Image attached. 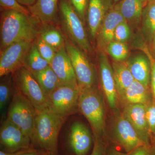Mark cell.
I'll use <instances>...</instances> for the list:
<instances>
[{
  "label": "cell",
  "mask_w": 155,
  "mask_h": 155,
  "mask_svg": "<svg viewBox=\"0 0 155 155\" xmlns=\"http://www.w3.org/2000/svg\"><path fill=\"white\" fill-rule=\"evenodd\" d=\"M39 22L33 16L6 10L1 19V51L14 43L32 42L38 35Z\"/></svg>",
  "instance_id": "cell-1"
},
{
  "label": "cell",
  "mask_w": 155,
  "mask_h": 155,
  "mask_svg": "<svg viewBox=\"0 0 155 155\" xmlns=\"http://www.w3.org/2000/svg\"><path fill=\"white\" fill-rule=\"evenodd\" d=\"M48 108L36 111L31 142L52 155L58 153L59 133L67 119Z\"/></svg>",
  "instance_id": "cell-2"
},
{
  "label": "cell",
  "mask_w": 155,
  "mask_h": 155,
  "mask_svg": "<svg viewBox=\"0 0 155 155\" xmlns=\"http://www.w3.org/2000/svg\"><path fill=\"white\" fill-rule=\"evenodd\" d=\"M78 110L87 119L93 135L104 138L106 115L104 97L96 85L80 89Z\"/></svg>",
  "instance_id": "cell-3"
},
{
  "label": "cell",
  "mask_w": 155,
  "mask_h": 155,
  "mask_svg": "<svg viewBox=\"0 0 155 155\" xmlns=\"http://www.w3.org/2000/svg\"><path fill=\"white\" fill-rule=\"evenodd\" d=\"M15 89L27 99L36 111L48 108V98L32 73L24 66L12 74Z\"/></svg>",
  "instance_id": "cell-4"
},
{
  "label": "cell",
  "mask_w": 155,
  "mask_h": 155,
  "mask_svg": "<svg viewBox=\"0 0 155 155\" xmlns=\"http://www.w3.org/2000/svg\"><path fill=\"white\" fill-rule=\"evenodd\" d=\"M36 116V110L33 105L24 96L14 90L7 118L27 134L31 140Z\"/></svg>",
  "instance_id": "cell-5"
},
{
  "label": "cell",
  "mask_w": 155,
  "mask_h": 155,
  "mask_svg": "<svg viewBox=\"0 0 155 155\" xmlns=\"http://www.w3.org/2000/svg\"><path fill=\"white\" fill-rule=\"evenodd\" d=\"M80 89L78 86L61 84L48 96V108L56 114L68 117L78 110Z\"/></svg>",
  "instance_id": "cell-6"
},
{
  "label": "cell",
  "mask_w": 155,
  "mask_h": 155,
  "mask_svg": "<svg viewBox=\"0 0 155 155\" xmlns=\"http://www.w3.org/2000/svg\"><path fill=\"white\" fill-rule=\"evenodd\" d=\"M65 48L71 60L79 89L96 85L97 75L93 65L79 48L66 41Z\"/></svg>",
  "instance_id": "cell-7"
},
{
  "label": "cell",
  "mask_w": 155,
  "mask_h": 155,
  "mask_svg": "<svg viewBox=\"0 0 155 155\" xmlns=\"http://www.w3.org/2000/svg\"><path fill=\"white\" fill-rule=\"evenodd\" d=\"M60 8L65 29L70 38L87 53L92 51L85 29L80 17L65 0H62Z\"/></svg>",
  "instance_id": "cell-8"
},
{
  "label": "cell",
  "mask_w": 155,
  "mask_h": 155,
  "mask_svg": "<svg viewBox=\"0 0 155 155\" xmlns=\"http://www.w3.org/2000/svg\"><path fill=\"white\" fill-rule=\"evenodd\" d=\"M112 128L114 140L127 153L139 147L147 145L122 112H116Z\"/></svg>",
  "instance_id": "cell-9"
},
{
  "label": "cell",
  "mask_w": 155,
  "mask_h": 155,
  "mask_svg": "<svg viewBox=\"0 0 155 155\" xmlns=\"http://www.w3.org/2000/svg\"><path fill=\"white\" fill-rule=\"evenodd\" d=\"M31 139L9 119L3 121L0 129V144L2 150L9 153L32 148Z\"/></svg>",
  "instance_id": "cell-10"
},
{
  "label": "cell",
  "mask_w": 155,
  "mask_h": 155,
  "mask_svg": "<svg viewBox=\"0 0 155 155\" xmlns=\"http://www.w3.org/2000/svg\"><path fill=\"white\" fill-rule=\"evenodd\" d=\"M32 44L31 42H16L1 51L0 77L13 74L24 66L25 57Z\"/></svg>",
  "instance_id": "cell-11"
},
{
  "label": "cell",
  "mask_w": 155,
  "mask_h": 155,
  "mask_svg": "<svg viewBox=\"0 0 155 155\" xmlns=\"http://www.w3.org/2000/svg\"><path fill=\"white\" fill-rule=\"evenodd\" d=\"M99 61L103 94L111 110L116 111L119 101L112 66L103 52L100 54Z\"/></svg>",
  "instance_id": "cell-12"
},
{
  "label": "cell",
  "mask_w": 155,
  "mask_h": 155,
  "mask_svg": "<svg viewBox=\"0 0 155 155\" xmlns=\"http://www.w3.org/2000/svg\"><path fill=\"white\" fill-rule=\"evenodd\" d=\"M147 105L129 104L123 106L122 115L130 122L147 145H152L146 118Z\"/></svg>",
  "instance_id": "cell-13"
},
{
  "label": "cell",
  "mask_w": 155,
  "mask_h": 155,
  "mask_svg": "<svg viewBox=\"0 0 155 155\" xmlns=\"http://www.w3.org/2000/svg\"><path fill=\"white\" fill-rule=\"evenodd\" d=\"M94 143V138L86 125L74 122L70 127L69 144L75 155H86Z\"/></svg>",
  "instance_id": "cell-14"
},
{
  "label": "cell",
  "mask_w": 155,
  "mask_h": 155,
  "mask_svg": "<svg viewBox=\"0 0 155 155\" xmlns=\"http://www.w3.org/2000/svg\"><path fill=\"white\" fill-rule=\"evenodd\" d=\"M50 66L61 84L78 86L76 75L65 46L57 51Z\"/></svg>",
  "instance_id": "cell-15"
},
{
  "label": "cell",
  "mask_w": 155,
  "mask_h": 155,
  "mask_svg": "<svg viewBox=\"0 0 155 155\" xmlns=\"http://www.w3.org/2000/svg\"><path fill=\"white\" fill-rule=\"evenodd\" d=\"M125 20L115 7L111 8L97 34L98 45L101 49L106 51L109 44L114 40V33L117 25Z\"/></svg>",
  "instance_id": "cell-16"
},
{
  "label": "cell",
  "mask_w": 155,
  "mask_h": 155,
  "mask_svg": "<svg viewBox=\"0 0 155 155\" xmlns=\"http://www.w3.org/2000/svg\"><path fill=\"white\" fill-rule=\"evenodd\" d=\"M119 101L123 106L129 104H149L153 101L150 87L134 80L131 85L119 96Z\"/></svg>",
  "instance_id": "cell-17"
},
{
  "label": "cell",
  "mask_w": 155,
  "mask_h": 155,
  "mask_svg": "<svg viewBox=\"0 0 155 155\" xmlns=\"http://www.w3.org/2000/svg\"><path fill=\"white\" fill-rule=\"evenodd\" d=\"M110 8L107 0H89L87 22L90 33L93 38L97 35L103 21Z\"/></svg>",
  "instance_id": "cell-18"
},
{
  "label": "cell",
  "mask_w": 155,
  "mask_h": 155,
  "mask_svg": "<svg viewBox=\"0 0 155 155\" xmlns=\"http://www.w3.org/2000/svg\"><path fill=\"white\" fill-rule=\"evenodd\" d=\"M58 0H37L30 6L31 13L40 22L47 25L56 21Z\"/></svg>",
  "instance_id": "cell-19"
},
{
  "label": "cell",
  "mask_w": 155,
  "mask_h": 155,
  "mask_svg": "<svg viewBox=\"0 0 155 155\" xmlns=\"http://www.w3.org/2000/svg\"><path fill=\"white\" fill-rule=\"evenodd\" d=\"M127 61L134 80L145 86L150 87V66L147 56L139 54Z\"/></svg>",
  "instance_id": "cell-20"
},
{
  "label": "cell",
  "mask_w": 155,
  "mask_h": 155,
  "mask_svg": "<svg viewBox=\"0 0 155 155\" xmlns=\"http://www.w3.org/2000/svg\"><path fill=\"white\" fill-rule=\"evenodd\" d=\"M147 0H122L114 7L128 23H138Z\"/></svg>",
  "instance_id": "cell-21"
},
{
  "label": "cell",
  "mask_w": 155,
  "mask_h": 155,
  "mask_svg": "<svg viewBox=\"0 0 155 155\" xmlns=\"http://www.w3.org/2000/svg\"><path fill=\"white\" fill-rule=\"evenodd\" d=\"M113 73L118 97L129 87L134 81L127 60L117 62L112 65Z\"/></svg>",
  "instance_id": "cell-22"
},
{
  "label": "cell",
  "mask_w": 155,
  "mask_h": 155,
  "mask_svg": "<svg viewBox=\"0 0 155 155\" xmlns=\"http://www.w3.org/2000/svg\"><path fill=\"white\" fill-rule=\"evenodd\" d=\"M142 31L147 40L152 42L155 34V0H147L141 18Z\"/></svg>",
  "instance_id": "cell-23"
},
{
  "label": "cell",
  "mask_w": 155,
  "mask_h": 155,
  "mask_svg": "<svg viewBox=\"0 0 155 155\" xmlns=\"http://www.w3.org/2000/svg\"><path fill=\"white\" fill-rule=\"evenodd\" d=\"M31 72L48 96L61 84L50 66L41 71Z\"/></svg>",
  "instance_id": "cell-24"
},
{
  "label": "cell",
  "mask_w": 155,
  "mask_h": 155,
  "mask_svg": "<svg viewBox=\"0 0 155 155\" xmlns=\"http://www.w3.org/2000/svg\"><path fill=\"white\" fill-rule=\"evenodd\" d=\"M49 66L47 61L41 55L35 42L32 43L25 57L24 67L30 72H37L41 71Z\"/></svg>",
  "instance_id": "cell-25"
},
{
  "label": "cell",
  "mask_w": 155,
  "mask_h": 155,
  "mask_svg": "<svg viewBox=\"0 0 155 155\" xmlns=\"http://www.w3.org/2000/svg\"><path fill=\"white\" fill-rule=\"evenodd\" d=\"M0 83V112L1 117L5 118L6 108L14 88L12 74L3 76Z\"/></svg>",
  "instance_id": "cell-26"
},
{
  "label": "cell",
  "mask_w": 155,
  "mask_h": 155,
  "mask_svg": "<svg viewBox=\"0 0 155 155\" xmlns=\"http://www.w3.org/2000/svg\"><path fill=\"white\" fill-rule=\"evenodd\" d=\"M38 37L56 51L65 46V41L59 30L47 25L39 31Z\"/></svg>",
  "instance_id": "cell-27"
},
{
  "label": "cell",
  "mask_w": 155,
  "mask_h": 155,
  "mask_svg": "<svg viewBox=\"0 0 155 155\" xmlns=\"http://www.w3.org/2000/svg\"><path fill=\"white\" fill-rule=\"evenodd\" d=\"M106 51L111 58L117 62L126 61L129 53L128 47L125 43L115 41L109 44Z\"/></svg>",
  "instance_id": "cell-28"
},
{
  "label": "cell",
  "mask_w": 155,
  "mask_h": 155,
  "mask_svg": "<svg viewBox=\"0 0 155 155\" xmlns=\"http://www.w3.org/2000/svg\"><path fill=\"white\" fill-rule=\"evenodd\" d=\"M139 49L144 53L148 59L150 66V88L153 96V101L155 102V58L153 56L146 43H143Z\"/></svg>",
  "instance_id": "cell-29"
},
{
  "label": "cell",
  "mask_w": 155,
  "mask_h": 155,
  "mask_svg": "<svg viewBox=\"0 0 155 155\" xmlns=\"http://www.w3.org/2000/svg\"><path fill=\"white\" fill-rule=\"evenodd\" d=\"M35 43L41 55L50 65L57 51L39 37H37Z\"/></svg>",
  "instance_id": "cell-30"
},
{
  "label": "cell",
  "mask_w": 155,
  "mask_h": 155,
  "mask_svg": "<svg viewBox=\"0 0 155 155\" xmlns=\"http://www.w3.org/2000/svg\"><path fill=\"white\" fill-rule=\"evenodd\" d=\"M146 118L152 144L155 143V102L147 105Z\"/></svg>",
  "instance_id": "cell-31"
},
{
  "label": "cell",
  "mask_w": 155,
  "mask_h": 155,
  "mask_svg": "<svg viewBox=\"0 0 155 155\" xmlns=\"http://www.w3.org/2000/svg\"><path fill=\"white\" fill-rule=\"evenodd\" d=\"M130 30L128 22L125 20L119 23L116 27L114 35V40L125 43L130 38Z\"/></svg>",
  "instance_id": "cell-32"
},
{
  "label": "cell",
  "mask_w": 155,
  "mask_h": 155,
  "mask_svg": "<svg viewBox=\"0 0 155 155\" xmlns=\"http://www.w3.org/2000/svg\"><path fill=\"white\" fill-rule=\"evenodd\" d=\"M93 147L90 155H107V145L103 137L93 135Z\"/></svg>",
  "instance_id": "cell-33"
},
{
  "label": "cell",
  "mask_w": 155,
  "mask_h": 155,
  "mask_svg": "<svg viewBox=\"0 0 155 155\" xmlns=\"http://www.w3.org/2000/svg\"><path fill=\"white\" fill-rule=\"evenodd\" d=\"M0 4L6 10L17 11L28 15L30 14V12L21 6L17 0H0Z\"/></svg>",
  "instance_id": "cell-34"
},
{
  "label": "cell",
  "mask_w": 155,
  "mask_h": 155,
  "mask_svg": "<svg viewBox=\"0 0 155 155\" xmlns=\"http://www.w3.org/2000/svg\"><path fill=\"white\" fill-rule=\"evenodd\" d=\"M128 154V155H155V147L153 144L139 147Z\"/></svg>",
  "instance_id": "cell-35"
},
{
  "label": "cell",
  "mask_w": 155,
  "mask_h": 155,
  "mask_svg": "<svg viewBox=\"0 0 155 155\" xmlns=\"http://www.w3.org/2000/svg\"><path fill=\"white\" fill-rule=\"evenodd\" d=\"M75 11L81 18L84 19L87 6V0H70Z\"/></svg>",
  "instance_id": "cell-36"
},
{
  "label": "cell",
  "mask_w": 155,
  "mask_h": 155,
  "mask_svg": "<svg viewBox=\"0 0 155 155\" xmlns=\"http://www.w3.org/2000/svg\"><path fill=\"white\" fill-rule=\"evenodd\" d=\"M47 154L48 153L45 152L41 150H38L34 149L32 148L29 149L22 150L17 155H45Z\"/></svg>",
  "instance_id": "cell-37"
},
{
  "label": "cell",
  "mask_w": 155,
  "mask_h": 155,
  "mask_svg": "<svg viewBox=\"0 0 155 155\" xmlns=\"http://www.w3.org/2000/svg\"><path fill=\"white\" fill-rule=\"evenodd\" d=\"M107 155H128L126 153H123L114 147H111L107 152Z\"/></svg>",
  "instance_id": "cell-38"
},
{
  "label": "cell",
  "mask_w": 155,
  "mask_h": 155,
  "mask_svg": "<svg viewBox=\"0 0 155 155\" xmlns=\"http://www.w3.org/2000/svg\"><path fill=\"white\" fill-rule=\"evenodd\" d=\"M19 4L31 6L36 2L37 0H17Z\"/></svg>",
  "instance_id": "cell-39"
},
{
  "label": "cell",
  "mask_w": 155,
  "mask_h": 155,
  "mask_svg": "<svg viewBox=\"0 0 155 155\" xmlns=\"http://www.w3.org/2000/svg\"><path fill=\"white\" fill-rule=\"evenodd\" d=\"M152 44V47L153 50L154 51L155 53V34L154 35L153 38L152 40V41L151 42Z\"/></svg>",
  "instance_id": "cell-40"
},
{
  "label": "cell",
  "mask_w": 155,
  "mask_h": 155,
  "mask_svg": "<svg viewBox=\"0 0 155 155\" xmlns=\"http://www.w3.org/2000/svg\"><path fill=\"white\" fill-rule=\"evenodd\" d=\"M114 1L115 2L118 3L120 2V1H122V0H114Z\"/></svg>",
  "instance_id": "cell-41"
},
{
  "label": "cell",
  "mask_w": 155,
  "mask_h": 155,
  "mask_svg": "<svg viewBox=\"0 0 155 155\" xmlns=\"http://www.w3.org/2000/svg\"><path fill=\"white\" fill-rule=\"evenodd\" d=\"M45 155H52L48 153V154H47Z\"/></svg>",
  "instance_id": "cell-42"
},
{
  "label": "cell",
  "mask_w": 155,
  "mask_h": 155,
  "mask_svg": "<svg viewBox=\"0 0 155 155\" xmlns=\"http://www.w3.org/2000/svg\"><path fill=\"white\" fill-rule=\"evenodd\" d=\"M153 144V145H154V146H155V143H154V144Z\"/></svg>",
  "instance_id": "cell-43"
}]
</instances>
